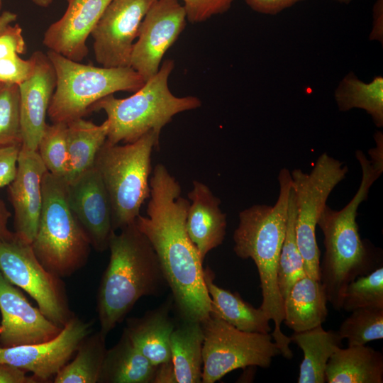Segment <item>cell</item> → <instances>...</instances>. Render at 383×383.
Listing matches in <instances>:
<instances>
[{"mask_svg": "<svg viewBox=\"0 0 383 383\" xmlns=\"http://www.w3.org/2000/svg\"><path fill=\"white\" fill-rule=\"evenodd\" d=\"M382 0H377L374 6V24L370 40H378L382 42Z\"/></svg>", "mask_w": 383, "mask_h": 383, "instance_id": "45", "label": "cell"}, {"mask_svg": "<svg viewBox=\"0 0 383 383\" xmlns=\"http://www.w3.org/2000/svg\"><path fill=\"white\" fill-rule=\"evenodd\" d=\"M47 171L37 151L21 147L16 174L7 190L14 211V233L29 244L38 229L43 204L42 181Z\"/></svg>", "mask_w": 383, "mask_h": 383, "instance_id": "17", "label": "cell"}, {"mask_svg": "<svg viewBox=\"0 0 383 383\" xmlns=\"http://www.w3.org/2000/svg\"><path fill=\"white\" fill-rule=\"evenodd\" d=\"M21 147V144L0 146V188L14 179Z\"/></svg>", "mask_w": 383, "mask_h": 383, "instance_id": "39", "label": "cell"}, {"mask_svg": "<svg viewBox=\"0 0 383 383\" xmlns=\"http://www.w3.org/2000/svg\"><path fill=\"white\" fill-rule=\"evenodd\" d=\"M172 308L170 294L160 306L142 316L126 319L123 330L139 351L155 365L171 360L170 336L176 325L170 316Z\"/></svg>", "mask_w": 383, "mask_h": 383, "instance_id": "21", "label": "cell"}, {"mask_svg": "<svg viewBox=\"0 0 383 383\" xmlns=\"http://www.w3.org/2000/svg\"><path fill=\"white\" fill-rule=\"evenodd\" d=\"M67 1L65 13L46 30L43 43L50 50L80 62L89 52L87 40L111 0Z\"/></svg>", "mask_w": 383, "mask_h": 383, "instance_id": "18", "label": "cell"}, {"mask_svg": "<svg viewBox=\"0 0 383 383\" xmlns=\"http://www.w3.org/2000/svg\"><path fill=\"white\" fill-rule=\"evenodd\" d=\"M289 338L291 342L296 343L304 353L297 382L325 383L328 361L336 350L341 348L343 340L338 331H326L320 325L294 332Z\"/></svg>", "mask_w": 383, "mask_h": 383, "instance_id": "26", "label": "cell"}, {"mask_svg": "<svg viewBox=\"0 0 383 383\" xmlns=\"http://www.w3.org/2000/svg\"><path fill=\"white\" fill-rule=\"evenodd\" d=\"M365 307L383 308V267L378 266L371 272L357 277L347 286L343 309L352 311Z\"/></svg>", "mask_w": 383, "mask_h": 383, "instance_id": "34", "label": "cell"}, {"mask_svg": "<svg viewBox=\"0 0 383 383\" xmlns=\"http://www.w3.org/2000/svg\"><path fill=\"white\" fill-rule=\"evenodd\" d=\"M47 55L56 74L48 115L52 123L83 118L102 98L117 91L135 92L145 82L131 67L84 65L50 50Z\"/></svg>", "mask_w": 383, "mask_h": 383, "instance_id": "8", "label": "cell"}, {"mask_svg": "<svg viewBox=\"0 0 383 383\" xmlns=\"http://www.w3.org/2000/svg\"><path fill=\"white\" fill-rule=\"evenodd\" d=\"M187 21L201 23L226 12L235 0H182Z\"/></svg>", "mask_w": 383, "mask_h": 383, "instance_id": "37", "label": "cell"}, {"mask_svg": "<svg viewBox=\"0 0 383 383\" xmlns=\"http://www.w3.org/2000/svg\"><path fill=\"white\" fill-rule=\"evenodd\" d=\"M0 345L33 344L55 338L62 328L33 306L0 271Z\"/></svg>", "mask_w": 383, "mask_h": 383, "instance_id": "16", "label": "cell"}, {"mask_svg": "<svg viewBox=\"0 0 383 383\" xmlns=\"http://www.w3.org/2000/svg\"><path fill=\"white\" fill-rule=\"evenodd\" d=\"M157 0H111L93 29L96 61L105 67H130L140 24Z\"/></svg>", "mask_w": 383, "mask_h": 383, "instance_id": "12", "label": "cell"}, {"mask_svg": "<svg viewBox=\"0 0 383 383\" xmlns=\"http://www.w3.org/2000/svg\"><path fill=\"white\" fill-rule=\"evenodd\" d=\"M327 302L320 280L305 275L294 283L284 299L283 322L294 332L322 325L328 316Z\"/></svg>", "mask_w": 383, "mask_h": 383, "instance_id": "23", "label": "cell"}, {"mask_svg": "<svg viewBox=\"0 0 383 383\" xmlns=\"http://www.w3.org/2000/svg\"><path fill=\"white\" fill-rule=\"evenodd\" d=\"M147 216L135 224L148 239L160 261L179 319L203 321L210 316L211 299L204 278V262L189 238L186 219L189 200L162 164L150 179Z\"/></svg>", "mask_w": 383, "mask_h": 383, "instance_id": "1", "label": "cell"}, {"mask_svg": "<svg viewBox=\"0 0 383 383\" xmlns=\"http://www.w3.org/2000/svg\"><path fill=\"white\" fill-rule=\"evenodd\" d=\"M2 84H3V83H0V88H1V85H2Z\"/></svg>", "mask_w": 383, "mask_h": 383, "instance_id": "50", "label": "cell"}, {"mask_svg": "<svg viewBox=\"0 0 383 383\" xmlns=\"http://www.w3.org/2000/svg\"><path fill=\"white\" fill-rule=\"evenodd\" d=\"M110 258L97 294L100 331L107 335L143 296H158L167 283L158 257L135 222L112 232Z\"/></svg>", "mask_w": 383, "mask_h": 383, "instance_id": "3", "label": "cell"}, {"mask_svg": "<svg viewBox=\"0 0 383 383\" xmlns=\"http://www.w3.org/2000/svg\"><path fill=\"white\" fill-rule=\"evenodd\" d=\"M26 45L18 24L9 25L0 34V59L23 54Z\"/></svg>", "mask_w": 383, "mask_h": 383, "instance_id": "38", "label": "cell"}, {"mask_svg": "<svg viewBox=\"0 0 383 383\" xmlns=\"http://www.w3.org/2000/svg\"><path fill=\"white\" fill-rule=\"evenodd\" d=\"M11 216V212L7 209L4 202L0 199V240L11 241L16 237L14 232H11L7 226L8 221Z\"/></svg>", "mask_w": 383, "mask_h": 383, "instance_id": "44", "label": "cell"}, {"mask_svg": "<svg viewBox=\"0 0 383 383\" xmlns=\"http://www.w3.org/2000/svg\"><path fill=\"white\" fill-rule=\"evenodd\" d=\"M35 58L33 53L28 60L18 55L0 59V83L19 85L33 74Z\"/></svg>", "mask_w": 383, "mask_h": 383, "instance_id": "36", "label": "cell"}, {"mask_svg": "<svg viewBox=\"0 0 383 383\" xmlns=\"http://www.w3.org/2000/svg\"><path fill=\"white\" fill-rule=\"evenodd\" d=\"M0 271L11 284L27 292L40 311L59 327L63 328L73 315L61 277L43 266L31 244L16 235L11 241L0 240Z\"/></svg>", "mask_w": 383, "mask_h": 383, "instance_id": "11", "label": "cell"}, {"mask_svg": "<svg viewBox=\"0 0 383 383\" xmlns=\"http://www.w3.org/2000/svg\"><path fill=\"white\" fill-rule=\"evenodd\" d=\"M67 184V183H66ZM69 205L97 252L109 248L112 208L102 178L94 165L67 184Z\"/></svg>", "mask_w": 383, "mask_h": 383, "instance_id": "15", "label": "cell"}, {"mask_svg": "<svg viewBox=\"0 0 383 383\" xmlns=\"http://www.w3.org/2000/svg\"><path fill=\"white\" fill-rule=\"evenodd\" d=\"M67 124L68 166L64 181L67 184L94 165L96 157L107 139L109 123L106 120L96 125L79 118Z\"/></svg>", "mask_w": 383, "mask_h": 383, "instance_id": "27", "label": "cell"}, {"mask_svg": "<svg viewBox=\"0 0 383 383\" xmlns=\"http://www.w3.org/2000/svg\"><path fill=\"white\" fill-rule=\"evenodd\" d=\"M106 335L100 331L88 335L77 354L54 377L55 383H98L106 352Z\"/></svg>", "mask_w": 383, "mask_h": 383, "instance_id": "30", "label": "cell"}, {"mask_svg": "<svg viewBox=\"0 0 383 383\" xmlns=\"http://www.w3.org/2000/svg\"><path fill=\"white\" fill-rule=\"evenodd\" d=\"M295 219V200L293 190L291 189L286 235L277 269V282L283 301L294 283L306 275L303 259L296 240Z\"/></svg>", "mask_w": 383, "mask_h": 383, "instance_id": "31", "label": "cell"}, {"mask_svg": "<svg viewBox=\"0 0 383 383\" xmlns=\"http://www.w3.org/2000/svg\"><path fill=\"white\" fill-rule=\"evenodd\" d=\"M153 383H177L172 360L156 365Z\"/></svg>", "mask_w": 383, "mask_h": 383, "instance_id": "43", "label": "cell"}, {"mask_svg": "<svg viewBox=\"0 0 383 383\" xmlns=\"http://www.w3.org/2000/svg\"><path fill=\"white\" fill-rule=\"evenodd\" d=\"M201 323L204 332L203 383H214L238 369L268 368L272 359L281 355L269 333L243 331L212 316Z\"/></svg>", "mask_w": 383, "mask_h": 383, "instance_id": "10", "label": "cell"}, {"mask_svg": "<svg viewBox=\"0 0 383 383\" xmlns=\"http://www.w3.org/2000/svg\"><path fill=\"white\" fill-rule=\"evenodd\" d=\"M340 111L365 110L378 128L383 126V77L377 76L370 83L360 80L353 72L348 74L335 91Z\"/></svg>", "mask_w": 383, "mask_h": 383, "instance_id": "29", "label": "cell"}, {"mask_svg": "<svg viewBox=\"0 0 383 383\" xmlns=\"http://www.w3.org/2000/svg\"><path fill=\"white\" fill-rule=\"evenodd\" d=\"M338 331L348 346L362 345L383 338V308L365 307L351 311Z\"/></svg>", "mask_w": 383, "mask_h": 383, "instance_id": "32", "label": "cell"}, {"mask_svg": "<svg viewBox=\"0 0 383 383\" xmlns=\"http://www.w3.org/2000/svg\"><path fill=\"white\" fill-rule=\"evenodd\" d=\"M376 147L370 150V162L372 167L380 174L383 172V135L377 131L374 135Z\"/></svg>", "mask_w": 383, "mask_h": 383, "instance_id": "42", "label": "cell"}, {"mask_svg": "<svg viewBox=\"0 0 383 383\" xmlns=\"http://www.w3.org/2000/svg\"><path fill=\"white\" fill-rule=\"evenodd\" d=\"M325 375L328 383H382V353L365 345L339 348L329 358Z\"/></svg>", "mask_w": 383, "mask_h": 383, "instance_id": "24", "label": "cell"}, {"mask_svg": "<svg viewBox=\"0 0 383 383\" xmlns=\"http://www.w3.org/2000/svg\"><path fill=\"white\" fill-rule=\"evenodd\" d=\"M303 0H245L255 11L260 13L275 15Z\"/></svg>", "mask_w": 383, "mask_h": 383, "instance_id": "40", "label": "cell"}, {"mask_svg": "<svg viewBox=\"0 0 383 383\" xmlns=\"http://www.w3.org/2000/svg\"><path fill=\"white\" fill-rule=\"evenodd\" d=\"M19 87L2 84L0 88V146L21 144Z\"/></svg>", "mask_w": 383, "mask_h": 383, "instance_id": "35", "label": "cell"}, {"mask_svg": "<svg viewBox=\"0 0 383 383\" xmlns=\"http://www.w3.org/2000/svg\"><path fill=\"white\" fill-rule=\"evenodd\" d=\"M334 1H338V2H340V3L349 4V3H350L353 0H334Z\"/></svg>", "mask_w": 383, "mask_h": 383, "instance_id": "48", "label": "cell"}, {"mask_svg": "<svg viewBox=\"0 0 383 383\" xmlns=\"http://www.w3.org/2000/svg\"><path fill=\"white\" fill-rule=\"evenodd\" d=\"M17 18V14L9 11L2 12L0 15V34Z\"/></svg>", "mask_w": 383, "mask_h": 383, "instance_id": "46", "label": "cell"}, {"mask_svg": "<svg viewBox=\"0 0 383 383\" xmlns=\"http://www.w3.org/2000/svg\"><path fill=\"white\" fill-rule=\"evenodd\" d=\"M93 321L72 315L51 340L11 347L0 345V362L32 373L39 382H48L67 363L81 342L92 333Z\"/></svg>", "mask_w": 383, "mask_h": 383, "instance_id": "13", "label": "cell"}, {"mask_svg": "<svg viewBox=\"0 0 383 383\" xmlns=\"http://www.w3.org/2000/svg\"><path fill=\"white\" fill-rule=\"evenodd\" d=\"M204 278L211 299L210 316L245 332L268 333L272 331L267 313L244 301L238 293L217 286L214 283L215 274L209 267L204 268Z\"/></svg>", "mask_w": 383, "mask_h": 383, "instance_id": "22", "label": "cell"}, {"mask_svg": "<svg viewBox=\"0 0 383 383\" xmlns=\"http://www.w3.org/2000/svg\"><path fill=\"white\" fill-rule=\"evenodd\" d=\"M192 184L193 188L188 193L190 204L186 228L204 262L206 255L223 242L227 227L226 214L220 208L221 200L206 184L197 180Z\"/></svg>", "mask_w": 383, "mask_h": 383, "instance_id": "20", "label": "cell"}, {"mask_svg": "<svg viewBox=\"0 0 383 383\" xmlns=\"http://www.w3.org/2000/svg\"><path fill=\"white\" fill-rule=\"evenodd\" d=\"M160 133L150 131L123 145L105 142L94 162L112 208V228L120 231L135 222L150 197L151 155L159 146Z\"/></svg>", "mask_w": 383, "mask_h": 383, "instance_id": "7", "label": "cell"}, {"mask_svg": "<svg viewBox=\"0 0 383 383\" xmlns=\"http://www.w3.org/2000/svg\"><path fill=\"white\" fill-rule=\"evenodd\" d=\"M43 204L31 246L43 266L62 277L87 263L91 247L67 200V184L47 171L42 181Z\"/></svg>", "mask_w": 383, "mask_h": 383, "instance_id": "6", "label": "cell"}, {"mask_svg": "<svg viewBox=\"0 0 383 383\" xmlns=\"http://www.w3.org/2000/svg\"><path fill=\"white\" fill-rule=\"evenodd\" d=\"M67 124H47L38 143L37 152L46 170L65 179L68 166Z\"/></svg>", "mask_w": 383, "mask_h": 383, "instance_id": "33", "label": "cell"}, {"mask_svg": "<svg viewBox=\"0 0 383 383\" xmlns=\"http://www.w3.org/2000/svg\"><path fill=\"white\" fill-rule=\"evenodd\" d=\"M374 182L369 173L362 172L360 187L348 204L339 211L326 204L317 223L325 246L320 282L328 302L337 311L343 309L348 284L382 265L379 250L362 240L356 221L358 207Z\"/></svg>", "mask_w": 383, "mask_h": 383, "instance_id": "4", "label": "cell"}, {"mask_svg": "<svg viewBox=\"0 0 383 383\" xmlns=\"http://www.w3.org/2000/svg\"><path fill=\"white\" fill-rule=\"evenodd\" d=\"M35 70L31 76L18 85L21 148L37 151L47 126L45 118L56 86L55 69L47 54L33 52Z\"/></svg>", "mask_w": 383, "mask_h": 383, "instance_id": "19", "label": "cell"}, {"mask_svg": "<svg viewBox=\"0 0 383 383\" xmlns=\"http://www.w3.org/2000/svg\"><path fill=\"white\" fill-rule=\"evenodd\" d=\"M35 5L43 7V8H47L48 7L52 2V0H31Z\"/></svg>", "mask_w": 383, "mask_h": 383, "instance_id": "47", "label": "cell"}, {"mask_svg": "<svg viewBox=\"0 0 383 383\" xmlns=\"http://www.w3.org/2000/svg\"><path fill=\"white\" fill-rule=\"evenodd\" d=\"M170 336L171 360L177 383H200L204 332L201 321L181 320Z\"/></svg>", "mask_w": 383, "mask_h": 383, "instance_id": "28", "label": "cell"}, {"mask_svg": "<svg viewBox=\"0 0 383 383\" xmlns=\"http://www.w3.org/2000/svg\"><path fill=\"white\" fill-rule=\"evenodd\" d=\"M27 372L9 364L0 362V383H38L34 376H28Z\"/></svg>", "mask_w": 383, "mask_h": 383, "instance_id": "41", "label": "cell"}, {"mask_svg": "<svg viewBox=\"0 0 383 383\" xmlns=\"http://www.w3.org/2000/svg\"><path fill=\"white\" fill-rule=\"evenodd\" d=\"M2 8V0H0V11Z\"/></svg>", "mask_w": 383, "mask_h": 383, "instance_id": "49", "label": "cell"}, {"mask_svg": "<svg viewBox=\"0 0 383 383\" xmlns=\"http://www.w3.org/2000/svg\"><path fill=\"white\" fill-rule=\"evenodd\" d=\"M156 365L135 346L123 330L106 350L98 383H153Z\"/></svg>", "mask_w": 383, "mask_h": 383, "instance_id": "25", "label": "cell"}, {"mask_svg": "<svg viewBox=\"0 0 383 383\" xmlns=\"http://www.w3.org/2000/svg\"><path fill=\"white\" fill-rule=\"evenodd\" d=\"M279 192L273 206L255 204L242 210L238 226L233 233L235 255L255 264L260 282L262 303L260 306L274 323L271 333L281 355L292 359L290 338L282 331L284 301L277 282L279 259L284 240L292 189L289 170L282 168L278 174Z\"/></svg>", "mask_w": 383, "mask_h": 383, "instance_id": "2", "label": "cell"}, {"mask_svg": "<svg viewBox=\"0 0 383 383\" xmlns=\"http://www.w3.org/2000/svg\"><path fill=\"white\" fill-rule=\"evenodd\" d=\"M343 162L322 153L309 173L301 169L291 172L296 206L295 233L306 275L320 280V250L316 229L321 211L333 189L346 177Z\"/></svg>", "mask_w": 383, "mask_h": 383, "instance_id": "9", "label": "cell"}, {"mask_svg": "<svg viewBox=\"0 0 383 383\" xmlns=\"http://www.w3.org/2000/svg\"><path fill=\"white\" fill-rule=\"evenodd\" d=\"M184 8L178 0H157L145 14L131 52L130 67L145 81L159 70L166 52L187 23Z\"/></svg>", "mask_w": 383, "mask_h": 383, "instance_id": "14", "label": "cell"}, {"mask_svg": "<svg viewBox=\"0 0 383 383\" xmlns=\"http://www.w3.org/2000/svg\"><path fill=\"white\" fill-rule=\"evenodd\" d=\"M174 67V61L166 60L158 72L130 96L118 99L111 94L91 107L90 112L102 110L107 116V143H133L150 131L160 134L173 116L201 106L196 96L179 97L172 93L168 79Z\"/></svg>", "mask_w": 383, "mask_h": 383, "instance_id": "5", "label": "cell"}]
</instances>
